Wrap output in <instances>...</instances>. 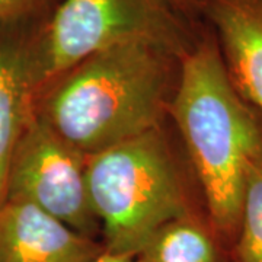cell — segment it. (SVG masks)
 <instances>
[{
  "mask_svg": "<svg viewBox=\"0 0 262 262\" xmlns=\"http://www.w3.org/2000/svg\"><path fill=\"white\" fill-rule=\"evenodd\" d=\"M38 20L0 25V191L3 201L12 151L35 113L37 94L29 66V37Z\"/></svg>",
  "mask_w": 262,
  "mask_h": 262,
  "instance_id": "obj_8",
  "label": "cell"
},
{
  "mask_svg": "<svg viewBox=\"0 0 262 262\" xmlns=\"http://www.w3.org/2000/svg\"><path fill=\"white\" fill-rule=\"evenodd\" d=\"M95 262H134L133 258H127V256H118V255H111V253H103L99 259Z\"/></svg>",
  "mask_w": 262,
  "mask_h": 262,
  "instance_id": "obj_13",
  "label": "cell"
},
{
  "mask_svg": "<svg viewBox=\"0 0 262 262\" xmlns=\"http://www.w3.org/2000/svg\"><path fill=\"white\" fill-rule=\"evenodd\" d=\"M191 20L168 0H61L29 37L35 94L86 58L122 42L150 41L182 57L200 37Z\"/></svg>",
  "mask_w": 262,
  "mask_h": 262,
  "instance_id": "obj_4",
  "label": "cell"
},
{
  "mask_svg": "<svg viewBox=\"0 0 262 262\" xmlns=\"http://www.w3.org/2000/svg\"><path fill=\"white\" fill-rule=\"evenodd\" d=\"M234 88L262 121V0H201Z\"/></svg>",
  "mask_w": 262,
  "mask_h": 262,
  "instance_id": "obj_7",
  "label": "cell"
},
{
  "mask_svg": "<svg viewBox=\"0 0 262 262\" xmlns=\"http://www.w3.org/2000/svg\"><path fill=\"white\" fill-rule=\"evenodd\" d=\"M3 204V195H2V191H0V207Z\"/></svg>",
  "mask_w": 262,
  "mask_h": 262,
  "instance_id": "obj_14",
  "label": "cell"
},
{
  "mask_svg": "<svg viewBox=\"0 0 262 262\" xmlns=\"http://www.w3.org/2000/svg\"><path fill=\"white\" fill-rule=\"evenodd\" d=\"M88 192L105 252L133 258L169 222L191 214L160 128L86 158Z\"/></svg>",
  "mask_w": 262,
  "mask_h": 262,
  "instance_id": "obj_3",
  "label": "cell"
},
{
  "mask_svg": "<svg viewBox=\"0 0 262 262\" xmlns=\"http://www.w3.org/2000/svg\"><path fill=\"white\" fill-rule=\"evenodd\" d=\"M168 2L187 18L194 19L196 15H201V0H168Z\"/></svg>",
  "mask_w": 262,
  "mask_h": 262,
  "instance_id": "obj_12",
  "label": "cell"
},
{
  "mask_svg": "<svg viewBox=\"0 0 262 262\" xmlns=\"http://www.w3.org/2000/svg\"><path fill=\"white\" fill-rule=\"evenodd\" d=\"M103 253L102 242L31 203L8 200L0 207V262H95Z\"/></svg>",
  "mask_w": 262,
  "mask_h": 262,
  "instance_id": "obj_6",
  "label": "cell"
},
{
  "mask_svg": "<svg viewBox=\"0 0 262 262\" xmlns=\"http://www.w3.org/2000/svg\"><path fill=\"white\" fill-rule=\"evenodd\" d=\"M181 57L150 41L99 51L37 96L35 113L84 156L160 128Z\"/></svg>",
  "mask_w": 262,
  "mask_h": 262,
  "instance_id": "obj_2",
  "label": "cell"
},
{
  "mask_svg": "<svg viewBox=\"0 0 262 262\" xmlns=\"http://www.w3.org/2000/svg\"><path fill=\"white\" fill-rule=\"evenodd\" d=\"M233 259L262 262V160L251 172L245 187Z\"/></svg>",
  "mask_w": 262,
  "mask_h": 262,
  "instance_id": "obj_10",
  "label": "cell"
},
{
  "mask_svg": "<svg viewBox=\"0 0 262 262\" xmlns=\"http://www.w3.org/2000/svg\"><path fill=\"white\" fill-rule=\"evenodd\" d=\"M57 0H0V25L38 20Z\"/></svg>",
  "mask_w": 262,
  "mask_h": 262,
  "instance_id": "obj_11",
  "label": "cell"
},
{
  "mask_svg": "<svg viewBox=\"0 0 262 262\" xmlns=\"http://www.w3.org/2000/svg\"><path fill=\"white\" fill-rule=\"evenodd\" d=\"M86 158L34 113L10 156L5 201L31 203L96 239L101 226L89 200Z\"/></svg>",
  "mask_w": 262,
  "mask_h": 262,
  "instance_id": "obj_5",
  "label": "cell"
},
{
  "mask_svg": "<svg viewBox=\"0 0 262 262\" xmlns=\"http://www.w3.org/2000/svg\"><path fill=\"white\" fill-rule=\"evenodd\" d=\"M134 262H234V259L211 226L189 214L162 226L134 256Z\"/></svg>",
  "mask_w": 262,
  "mask_h": 262,
  "instance_id": "obj_9",
  "label": "cell"
},
{
  "mask_svg": "<svg viewBox=\"0 0 262 262\" xmlns=\"http://www.w3.org/2000/svg\"><path fill=\"white\" fill-rule=\"evenodd\" d=\"M169 108L203 191L207 222L233 255L245 187L262 160V121L234 88L211 29L181 57Z\"/></svg>",
  "mask_w": 262,
  "mask_h": 262,
  "instance_id": "obj_1",
  "label": "cell"
}]
</instances>
